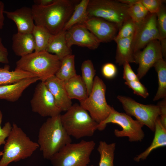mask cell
<instances>
[{
  "label": "cell",
  "instance_id": "obj_29",
  "mask_svg": "<svg viewBox=\"0 0 166 166\" xmlns=\"http://www.w3.org/2000/svg\"><path fill=\"white\" fill-rule=\"evenodd\" d=\"M32 34L35 42L34 52L46 51L49 40L52 35L44 28L35 25Z\"/></svg>",
  "mask_w": 166,
  "mask_h": 166
},
{
  "label": "cell",
  "instance_id": "obj_19",
  "mask_svg": "<svg viewBox=\"0 0 166 166\" xmlns=\"http://www.w3.org/2000/svg\"><path fill=\"white\" fill-rule=\"evenodd\" d=\"M12 41V49L16 56L21 57L35 51L34 40L32 33L17 32L13 35Z\"/></svg>",
  "mask_w": 166,
  "mask_h": 166
},
{
  "label": "cell",
  "instance_id": "obj_41",
  "mask_svg": "<svg viewBox=\"0 0 166 166\" xmlns=\"http://www.w3.org/2000/svg\"><path fill=\"white\" fill-rule=\"evenodd\" d=\"M4 3L0 0V30L3 29L4 24Z\"/></svg>",
  "mask_w": 166,
  "mask_h": 166
},
{
  "label": "cell",
  "instance_id": "obj_1",
  "mask_svg": "<svg viewBox=\"0 0 166 166\" xmlns=\"http://www.w3.org/2000/svg\"><path fill=\"white\" fill-rule=\"evenodd\" d=\"M72 0H56L48 6L34 4L31 8L35 25L42 27L54 35L63 30L79 2Z\"/></svg>",
  "mask_w": 166,
  "mask_h": 166
},
{
  "label": "cell",
  "instance_id": "obj_9",
  "mask_svg": "<svg viewBox=\"0 0 166 166\" xmlns=\"http://www.w3.org/2000/svg\"><path fill=\"white\" fill-rule=\"evenodd\" d=\"M106 85L98 76L94 79L92 91L87 98L80 102V105L89 113L93 119L98 124L109 114L112 107L107 103L105 97Z\"/></svg>",
  "mask_w": 166,
  "mask_h": 166
},
{
  "label": "cell",
  "instance_id": "obj_24",
  "mask_svg": "<svg viewBox=\"0 0 166 166\" xmlns=\"http://www.w3.org/2000/svg\"><path fill=\"white\" fill-rule=\"evenodd\" d=\"M36 77L33 74L20 69L10 70V66L6 64L0 67V86L12 84L25 78Z\"/></svg>",
  "mask_w": 166,
  "mask_h": 166
},
{
  "label": "cell",
  "instance_id": "obj_5",
  "mask_svg": "<svg viewBox=\"0 0 166 166\" xmlns=\"http://www.w3.org/2000/svg\"><path fill=\"white\" fill-rule=\"evenodd\" d=\"M62 125L70 136L76 139L91 136L97 130L98 124L80 105L76 103L60 115Z\"/></svg>",
  "mask_w": 166,
  "mask_h": 166
},
{
  "label": "cell",
  "instance_id": "obj_15",
  "mask_svg": "<svg viewBox=\"0 0 166 166\" xmlns=\"http://www.w3.org/2000/svg\"><path fill=\"white\" fill-rule=\"evenodd\" d=\"M83 25L101 43L113 40L119 29L116 24L97 17L89 18Z\"/></svg>",
  "mask_w": 166,
  "mask_h": 166
},
{
  "label": "cell",
  "instance_id": "obj_11",
  "mask_svg": "<svg viewBox=\"0 0 166 166\" xmlns=\"http://www.w3.org/2000/svg\"><path fill=\"white\" fill-rule=\"evenodd\" d=\"M30 103L32 111L43 117H54L61 112L44 82L36 86Z\"/></svg>",
  "mask_w": 166,
  "mask_h": 166
},
{
  "label": "cell",
  "instance_id": "obj_6",
  "mask_svg": "<svg viewBox=\"0 0 166 166\" xmlns=\"http://www.w3.org/2000/svg\"><path fill=\"white\" fill-rule=\"evenodd\" d=\"M96 145L93 140L69 143L50 159L53 166H87Z\"/></svg>",
  "mask_w": 166,
  "mask_h": 166
},
{
  "label": "cell",
  "instance_id": "obj_12",
  "mask_svg": "<svg viewBox=\"0 0 166 166\" xmlns=\"http://www.w3.org/2000/svg\"><path fill=\"white\" fill-rule=\"evenodd\" d=\"M156 20V14L149 13L143 21L136 24L132 43L134 54L143 49L151 41L156 40H160Z\"/></svg>",
  "mask_w": 166,
  "mask_h": 166
},
{
  "label": "cell",
  "instance_id": "obj_2",
  "mask_svg": "<svg viewBox=\"0 0 166 166\" xmlns=\"http://www.w3.org/2000/svg\"><path fill=\"white\" fill-rule=\"evenodd\" d=\"M60 115L49 117L39 129L37 143L44 159L50 160L60 149L72 142L62 125Z\"/></svg>",
  "mask_w": 166,
  "mask_h": 166
},
{
  "label": "cell",
  "instance_id": "obj_33",
  "mask_svg": "<svg viewBox=\"0 0 166 166\" xmlns=\"http://www.w3.org/2000/svg\"><path fill=\"white\" fill-rule=\"evenodd\" d=\"M156 14V26L160 40L166 38V9L163 4Z\"/></svg>",
  "mask_w": 166,
  "mask_h": 166
},
{
  "label": "cell",
  "instance_id": "obj_30",
  "mask_svg": "<svg viewBox=\"0 0 166 166\" xmlns=\"http://www.w3.org/2000/svg\"><path fill=\"white\" fill-rule=\"evenodd\" d=\"M81 69V77L86 87L89 96L93 88L96 70L92 61L89 59L85 60L82 62Z\"/></svg>",
  "mask_w": 166,
  "mask_h": 166
},
{
  "label": "cell",
  "instance_id": "obj_42",
  "mask_svg": "<svg viewBox=\"0 0 166 166\" xmlns=\"http://www.w3.org/2000/svg\"><path fill=\"white\" fill-rule=\"evenodd\" d=\"M56 0H34V4L41 6H45L54 3Z\"/></svg>",
  "mask_w": 166,
  "mask_h": 166
},
{
  "label": "cell",
  "instance_id": "obj_43",
  "mask_svg": "<svg viewBox=\"0 0 166 166\" xmlns=\"http://www.w3.org/2000/svg\"><path fill=\"white\" fill-rule=\"evenodd\" d=\"M163 57H166V38L161 39L159 41Z\"/></svg>",
  "mask_w": 166,
  "mask_h": 166
},
{
  "label": "cell",
  "instance_id": "obj_18",
  "mask_svg": "<svg viewBox=\"0 0 166 166\" xmlns=\"http://www.w3.org/2000/svg\"><path fill=\"white\" fill-rule=\"evenodd\" d=\"M38 80L39 79L37 77H29L12 84L0 86V99L15 102L26 88Z\"/></svg>",
  "mask_w": 166,
  "mask_h": 166
},
{
  "label": "cell",
  "instance_id": "obj_22",
  "mask_svg": "<svg viewBox=\"0 0 166 166\" xmlns=\"http://www.w3.org/2000/svg\"><path fill=\"white\" fill-rule=\"evenodd\" d=\"M155 134L151 145L144 152L137 155L134 158L136 161L145 159L150 153L154 149L166 145V128L161 123L159 117L155 124Z\"/></svg>",
  "mask_w": 166,
  "mask_h": 166
},
{
  "label": "cell",
  "instance_id": "obj_8",
  "mask_svg": "<svg viewBox=\"0 0 166 166\" xmlns=\"http://www.w3.org/2000/svg\"><path fill=\"white\" fill-rule=\"evenodd\" d=\"M117 124L122 128L120 130L115 129V135L117 137H127L130 142L141 141L144 137L142 128L144 125L130 116L124 113H120L112 107L111 111L108 117L98 124L97 129L102 131L108 123Z\"/></svg>",
  "mask_w": 166,
  "mask_h": 166
},
{
  "label": "cell",
  "instance_id": "obj_26",
  "mask_svg": "<svg viewBox=\"0 0 166 166\" xmlns=\"http://www.w3.org/2000/svg\"><path fill=\"white\" fill-rule=\"evenodd\" d=\"M77 75L75 66V55L71 54L61 60V64L55 74L56 77L64 83Z\"/></svg>",
  "mask_w": 166,
  "mask_h": 166
},
{
  "label": "cell",
  "instance_id": "obj_13",
  "mask_svg": "<svg viewBox=\"0 0 166 166\" xmlns=\"http://www.w3.org/2000/svg\"><path fill=\"white\" fill-rule=\"evenodd\" d=\"M135 63L138 64L137 75L140 80L159 60L163 58L160 43L157 40L149 43L142 51L134 54Z\"/></svg>",
  "mask_w": 166,
  "mask_h": 166
},
{
  "label": "cell",
  "instance_id": "obj_40",
  "mask_svg": "<svg viewBox=\"0 0 166 166\" xmlns=\"http://www.w3.org/2000/svg\"><path fill=\"white\" fill-rule=\"evenodd\" d=\"M8 56L7 49L3 44L2 38L0 35V63L8 64L9 62Z\"/></svg>",
  "mask_w": 166,
  "mask_h": 166
},
{
  "label": "cell",
  "instance_id": "obj_44",
  "mask_svg": "<svg viewBox=\"0 0 166 166\" xmlns=\"http://www.w3.org/2000/svg\"><path fill=\"white\" fill-rule=\"evenodd\" d=\"M120 2L128 6L131 5L138 1V0H118Z\"/></svg>",
  "mask_w": 166,
  "mask_h": 166
},
{
  "label": "cell",
  "instance_id": "obj_45",
  "mask_svg": "<svg viewBox=\"0 0 166 166\" xmlns=\"http://www.w3.org/2000/svg\"><path fill=\"white\" fill-rule=\"evenodd\" d=\"M87 166H94L93 165H88Z\"/></svg>",
  "mask_w": 166,
  "mask_h": 166
},
{
  "label": "cell",
  "instance_id": "obj_25",
  "mask_svg": "<svg viewBox=\"0 0 166 166\" xmlns=\"http://www.w3.org/2000/svg\"><path fill=\"white\" fill-rule=\"evenodd\" d=\"M89 0H82L76 5L70 18L63 30L66 31L76 24H83L89 18L87 12Z\"/></svg>",
  "mask_w": 166,
  "mask_h": 166
},
{
  "label": "cell",
  "instance_id": "obj_32",
  "mask_svg": "<svg viewBox=\"0 0 166 166\" xmlns=\"http://www.w3.org/2000/svg\"><path fill=\"white\" fill-rule=\"evenodd\" d=\"M136 24L131 19L124 22L119 30L114 41L130 37L134 35Z\"/></svg>",
  "mask_w": 166,
  "mask_h": 166
},
{
  "label": "cell",
  "instance_id": "obj_7",
  "mask_svg": "<svg viewBox=\"0 0 166 166\" xmlns=\"http://www.w3.org/2000/svg\"><path fill=\"white\" fill-rule=\"evenodd\" d=\"M128 6L118 0H89L87 12L89 18L103 19L116 24L120 29L130 19L127 13Z\"/></svg>",
  "mask_w": 166,
  "mask_h": 166
},
{
  "label": "cell",
  "instance_id": "obj_23",
  "mask_svg": "<svg viewBox=\"0 0 166 166\" xmlns=\"http://www.w3.org/2000/svg\"><path fill=\"white\" fill-rule=\"evenodd\" d=\"M64 85L68 95L71 100L76 99L81 102L88 96L86 85L80 75L77 74L64 83Z\"/></svg>",
  "mask_w": 166,
  "mask_h": 166
},
{
  "label": "cell",
  "instance_id": "obj_20",
  "mask_svg": "<svg viewBox=\"0 0 166 166\" xmlns=\"http://www.w3.org/2000/svg\"><path fill=\"white\" fill-rule=\"evenodd\" d=\"M133 36L114 41L117 44L115 62L120 66L125 62L135 63L132 47Z\"/></svg>",
  "mask_w": 166,
  "mask_h": 166
},
{
  "label": "cell",
  "instance_id": "obj_27",
  "mask_svg": "<svg viewBox=\"0 0 166 166\" xmlns=\"http://www.w3.org/2000/svg\"><path fill=\"white\" fill-rule=\"evenodd\" d=\"M158 77V87L153 101H156L166 97V62L163 58L158 60L153 66Z\"/></svg>",
  "mask_w": 166,
  "mask_h": 166
},
{
  "label": "cell",
  "instance_id": "obj_37",
  "mask_svg": "<svg viewBox=\"0 0 166 166\" xmlns=\"http://www.w3.org/2000/svg\"><path fill=\"white\" fill-rule=\"evenodd\" d=\"M117 69L113 64L107 63L102 66L101 72L103 76L106 78L112 79L114 78L117 73Z\"/></svg>",
  "mask_w": 166,
  "mask_h": 166
},
{
  "label": "cell",
  "instance_id": "obj_35",
  "mask_svg": "<svg viewBox=\"0 0 166 166\" xmlns=\"http://www.w3.org/2000/svg\"><path fill=\"white\" fill-rule=\"evenodd\" d=\"M140 1L150 14H156L166 2L164 0H140Z\"/></svg>",
  "mask_w": 166,
  "mask_h": 166
},
{
  "label": "cell",
  "instance_id": "obj_39",
  "mask_svg": "<svg viewBox=\"0 0 166 166\" xmlns=\"http://www.w3.org/2000/svg\"><path fill=\"white\" fill-rule=\"evenodd\" d=\"M159 106L160 113L159 119L164 127L166 128V98L161 101L159 102L157 104Z\"/></svg>",
  "mask_w": 166,
  "mask_h": 166
},
{
  "label": "cell",
  "instance_id": "obj_31",
  "mask_svg": "<svg viewBox=\"0 0 166 166\" xmlns=\"http://www.w3.org/2000/svg\"><path fill=\"white\" fill-rule=\"evenodd\" d=\"M127 13L130 18L136 24L143 21L149 13L140 0L129 6Z\"/></svg>",
  "mask_w": 166,
  "mask_h": 166
},
{
  "label": "cell",
  "instance_id": "obj_14",
  "mask_svg": "<svg viewBox=\"0 0 166 166\" xmlns=\"http://www.w3.org/2000/svg\"><path fill=\"white\" fill-rule=\"evenodd\" d=\"M65 38L68 46L73 45L94 50L100 42L83 24H76L65 31Z\"/></svg>",
  "mask_w": 166,
  "mask_h": 166
},
{
  "label": "cell",
  "instance_id": "obj_34",
  "mask_svg": "<svg viewBox=\"0 0 166 166\" xmlns=\"http://www.w3.org/2000/svg\"><path fill=\"white\" fill-rule=\"evenodd\" d=\"M124 83L132 90L135 94L144 98L149 96L147 88L140 81H125Z\"/></svg>",
  "mask_w": 166,
  "mask_h": 166
},
{
  "label": "cell",
  "instance_id": "obj_10",
  "mask_svg": "<svg viewBox=\"0 0 166 166\" xmlns=\"http://www.w3.org/2000/svg\"><path fill=\"white\" fill-rule=\"evenodd\" d=\"M117 98L121 103L126 113L134 116L137 121L154 131L155 122L160 113L157 105H144L123 96L118 95Z\"/></svg>",
  "mask_w": 166,
  "mask_h": 166
},
{
  "label": "cell",
  "instance_id": "obj_36",
  "mask_svg": "<svg viewBox=\"0 0 166 166\" xmlns=\"http://www.w3.org/2000/svg\"><path fill=\"white\" fill-rule=\"evenodd\" d=\"M2 118V114L0 110V146L2 144H5V139L9 136L12 128V126L9 122H6L2 128L1 124Z\"/></svg>",
  "mask_w": 166,
  "mask_h": 166
},
{
  "label": "cell",
  "instance_id": "obj_3",
  "mask_svg": "<svg viewBox=\"0 0 166 166\" xmlns=\"http://www.w3.org/2000/svg\"><path fill=\"white\" fill-rule=\"evenodd\" d=\"M61 64V61L56 55L43 51L21 57L16 62L15 69L29 73L44 82L55 75Z\"/></svg>",
  "mask_w": 166,
  "mask_h": 166
},
{
  "label": "cell",
  "instance_id": "obj_16",
  "mask_svg": "<svg viewBox=\"0 0 166 166\" xmlns=\"http://www.w3.org/2000/svg\"><path fill=\"white\" fill-rule=\"evenodd\" d=\"M4 14L14 22L18 32L32 33L35 24L31 8L23 6L13 11L5 10Z\"/></svg>",
  "mask_w": 166,
  "mask_h": 166
},
{
  "label": "cell",
  "instance_id": "obj_17",
  "mask_svg": "<svg viewBox=\"0 0 166 166\" xmlns=\"http://www.w3.org/2000/svg\"><path fill=\"white\" fill-rule=\"evenodd\" d=\"M44 83L54 97L57 106L62 111H66L72 105L64 83L55 75L47 79Z\"/></svg>",
  "mask_w": 166,
  "mask_h": 166
},
{
  "label": "cell",
  "instance_id": "obj_38",
  "mask_svg": "<svg viewBox=\"0 0 166 166\" xmlns=\"http://www.w3.org/2000/svg\"><path fill=\"white\" fill-rule=\"evenodd\" d=\"M123 66V78L126 81H139L137 75L132 69L129 63L125 62Z\"/></svg>",
  "mask_w": 166,
  "mask_h": 166
},
{
  "label": "cell",
  "instance_id": "obj_21",
  "mask_svg": "<svg viewBox=\"0 0 166 166\" xmlns=\"http://www.w3.org/2000/svg\"><path fill=\"white\" fill-rule=\"evenodd\" d=\"M65 32V31L62 30L56 34L52 35L46 49L48 52L56 55L61 61L72 54L71 48L67 44Z\"/></svg>",
  "mask_w": 166,
  "mask_h": 166
},
{
  "label": "cell",
  "instance_id": "obj_28",
  "mask_svg": "<svg viewBox=\"0 0 166 166\" xmlns=\"http://www.w3.org/2000/svg\"><path fill=\"white\" fill-rule=\"evenodd\" d=\"M116 144H107L106 142H99L97 150L100 155L99 166H114L113 160Z\"/></svg>",
  "mask_w": 166,
  "mask_h": 166
},
{
  "label": "cell",
  "instance_id": "obj_4",
  "mask_svg": "<svg viewBox=\"0 0 166 166\" xmlns=\"http://www.w3.org/2000/svg\"><path fill=\"white\" fill-rule=\"evenodd\" d=\"M39 147L37 142L31 140L20 128L13 123L4 144L0 166H8L13 162L30 157Z\"/></svg>",
  "mask_w": 166,
  "mask_h": 166
}]
</instances>
